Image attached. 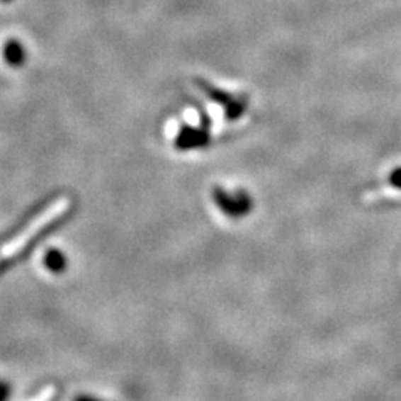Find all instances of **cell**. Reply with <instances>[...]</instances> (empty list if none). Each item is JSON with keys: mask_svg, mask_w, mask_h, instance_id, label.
Segmentation results:
<instances>
[{"mask_svg": "<svg viewBox=\"0 0 401 401\" xmlns=\"http://www.w3.org/2000/svg\"><path fill=\"white\" fill-rule=\"evenodd\" d=\"M213 198L214 203L219 206V209H221L226 216H230L232 219L246 216V214L251 211V208H253L251 198L244 193V191L236 194H227L225 189L216 188L213 191Z\"/></svg>", "mask_w": 401, "mask_h": 401, "instance_id": "cell-1", "label": "cell"}, {"mask_svg": "<svg viewBox=\"0 0 401 401\" xmlns=\"http://www.w3.org/2000/svg\"><path fill=\"white\" fill-rule=\"evenodd\" d=\"M69 259L65 258V254L57 248H50L45 251L44 254V266L47 268V271L54 274H62L67 269Z\"/></svg>", "mask_w": 401, "mask_h": 401, "instance_id": "cell-2", "label": "cell"}, {"mask_svg": "<svg viewBox=\"0 0 401 401\" xmlns=\"http://www.w3.org/2000/svg\"><path fill=\"white\" fill-rule=\"evenodd\" d=\"M9 396H11V385L0 381V401H9Z\"/></svg>", "mask_w": 401, "mask_h": 401, "instance_id": "cell-3", "label": "cell"}, {"mask_svg": "<svg viewBox=\"0 0 401 401\" xmlns=\"http://www.w3.org/2000/svg\"><path fill=\"white\" fill-rule=\"evenodd\" d=\"M390 184L396 189H401V169H395L390 176Z\"/></svg>", "mask_w": 401, "mask_h": 401, "instance_id": "cell-4", "label": "cell"}, {"mask_svg": "<svg viewBox=\"0 0 401 401\" xmlns=\"http://www.w3.org/2000/svg\"><path fill=\"white\" fill-rule=\"evenodd\" d=\"M74 401H104V400L94 398V396H89V395H79L74 398Z\"/></svg>", "mask_w": 401, "mask_h": 401, "instance_id": "cell-5", "label": "cell"}]
</instances>
